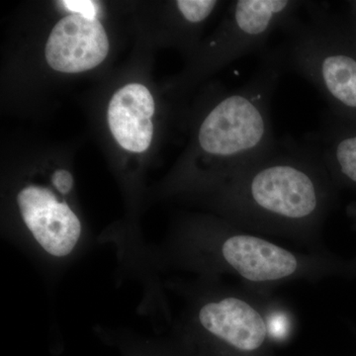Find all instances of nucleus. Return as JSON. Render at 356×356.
<instances>
[{
    "label": "nucleus",
    "mask_w": 356,
    "mask_h": 356,
    "mask_svg": "<svg viewBox=\"0 0 356 356\" xmlns=\"http://www.w3.org/2000/svg\"><path fill=\"white\" fill-rule=\"evenodd\" d=\"M334 182L310 142L278 140L262 158L212 192L220 218L245 231L324 250Z\"/></svg>",
    "instance_id": "f257e3e1"
},
{
    "label": "nucleus",
    "mask_w": 356,
    "mask_h": 356,
    "mask_svg": "<svg viewBox=\"0 0 356 356\" xmlns=\"http://www.w3.org/2000/svg\"><path fill=\"white\" fill-rule=\"evenodd\" d=\"M156 270L175 269L195 277L235 278L266 297L292 282H318L339 274L341 264L325 250H296L245 231L222 218H192L153 250Z\"/></svg>",
    "instance_id": "f03ea898"
},
{
    "label": "nucleus",
    "mask_w": 356,
    "mask_h": 356,
    "mask_svg": "<svg viewBox=\"0 0 356 356\" xmlns=\"http://www.w3.org/2000/svg\"><path fill=\"white\" fill-rule=\"evenodd\" d=\"M285 70L280 48L262 51L254 76L211 107L196 134L201 166L185 186L216 191L273 149L271 103Z\"/></svg>",
    "instance_id": "7ed1b4c3"
},
{
    "label": "nucleus",
    "mask_w": 356,
    "mask_h": 356,
    "mask_svg": "<svg viewBox=\"0 0 356 356\" xmlns=\"http://www.w3.org/2000/svg\"><path fill=\"white\" fill-rule=\"evenodd\" d=\"M226 280L168 281L182 306L170 324L191 356H277L271 317L275 304Z\"/></svg>",
    "instance_id": "20e7f679"
},
{
    "label": "nucleus",
    "mask_w": 356,
    "mask_h": 356,
    "mask_svg": "<svg viewBox=\"0 0 356 356\" xmlns=\"http://www.w3.org/2000/svg\"><path fill=\"white\" fill-rule=\"evenodd\" d=\"M305 6L309 20L293 21L278 47L285 67L313 84L334 108L356 112V57L341 48L322 4Z\"/></svg>",
    "instance_id": "39448f33"
},
{
    "label": "nucleus",
    "mask_w": 356,
    "mask_h": 356,
    "mask_svg": "<svg viewBox=\"0 0 356 356\" xmlns=\"http://www.w3.org/2000/svg\"><path fill=\"white\" fill-rule=\"evenodd\" d=\"M25 238L19 247L51 273L76 261L88 243L83 225L65 200L51 187L29 184L16 195Z\"/></svg>",
    "instance_id": "423d86ee"
},
{
    "label": "nucleus",
    "mask_w": 356,
    "mask_h": 356,
    "mask_svg": "<svg viewBox=\"0 0 356 356\" xmlns=\"http://www.w3.org/2000/svg\"><path fill=\"white\" fill-rule=\"evenodd\" d=\"M108 51V38L100 21L72 13L51 30L44 56L51 69L77 74L102 64Z\"/></svg>",
    "instance_id": "0eeeda50"
},
{
    "label": "nucleus",
    "mask_w": 356,
    "mask_h": 356,
    "mask_svg": "<svg viewBox=\"0 0 356 356\" xmlns=\"http://www.w3.org/2000/svg\"><path fill=\"white\" fill-rule=\"evenodd\" d=\"M154 114V100L149 89L143 84H127L110 100V131L123 149L144 153L153 140Z\"/></svg>",
    "instance_id": "6e6552de"
},
{
    "label": "nucleus",
    "mask_w": 356,
    "mask_h": 356,
    "mask_svg": "<svg viewBox=\"0 0 356 356\" xmlns=\"http://www.w3.org/2000/svg\"><path fill=\"white\" fill-rule=\"evenodd\" d=\"M308 140L318 149L334 184L356 186V134L341 135L334 128L322 126Z\"/></svg>",
    "instance_id": "1a4fd4ad"
},
{
    "label": "nucleus",
    "mask_w": 356,
    "mask_h": 356,
    "mask_svg": "<svg viewBox=\"0 0 356 356\" xmlns=\"http://www.w3.org/2000/svg\"><path fill=\"white\" fill-rule=\"evenodd\" d=\"M72 14L83 16L88 19H97L98 6L95 1L90 0H65L60 1Z\"/></svg>",
    "instance_id": "9d476101"
},
{
    "label": "nucleus",
    "mask_w": 356,
    "mask_h": 356,
    "mask_svg": "<svg viewBox=\"0 0 356 356\" xmlns=\"http://www.w3.org/2000/svg\"><path fill=\"white\" fill-rule=\"evenodd\" d=\"M51 182L57 187L60 193L67 195L72 192L74 186V178L72 173L67 170H57L51 177Z\"/></svg>",
    "instance_id": "9b49d317"
}]
</instances>
